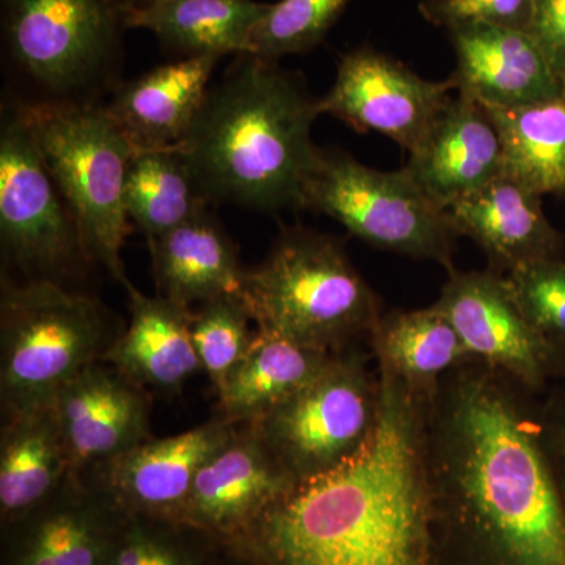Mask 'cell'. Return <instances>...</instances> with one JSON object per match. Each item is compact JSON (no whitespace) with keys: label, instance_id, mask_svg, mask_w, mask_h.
<instances>
[{"label":"cell","instance_id":"6da1fadb","mask_svg":"<svg viewBox=\"0 0 565 565\" xmlns=\"http://www.w3.org/2000/svg\"><path fill=\"white\" fill-rule=\"evenodd\" d=\"M541 396L479 360L424 407L438 565H565V504L541 440Z\"/></svg>","mask_w":565,"mask_h":565},{"label":"cell","instance_id":"7a4b0ae2","mask_svg":"<svg viewBox=\"0 0 565 565\" xmlns=\"http://www.w3.org/2000/svg\"><path fill=\"white\" fill-rule=\"evenodd\" d=\"M370 448L294 487L233 541L255 565H438L424 460V407L384 367Z\"/></svg>","mask_w":565,"mask_h":565},{"label":"cell","instance_id":"3957f363","mask_svg":"<svg viewBox=\"0 0 565 565\" xmlns=\"http://www.w3.org/2000/svg\"><path fill=\"white\" fill-rule=\"evenodd\" d=\"M319 115L299 73L239 55L211 85L177 150L206 203L266 214L302 210L321 154L311 137Z\"/></svg>","mask_w":565,"mask_h":565},{"label":"cell","instance_id":"277c9868","mask_svg":"<svg viewBox=\"0 0 565 565\" xmlns=\"http://www.w3.org/2000/svg\"><path fill=\"white\" fill-rule=\"evenodd\" d=\"M137 0H0L7 102L22 107L104 104L121 85Z\"/></svg>","mask_w":565,"mask_h":565},{"label":"cell","instance_id":"5b68a950","mask_svg":"<svg viewBox=\"0 0 565 565\" xmlns=\"http://www.w3.org/2000/svg\"><path fill=\"white\" fill-rule=\"evenodd\" d=\"M243 299L262 332L327 353L370 341L384 316L343 241L303 226L282 228L263 263L245 270Z\"/></svg>","mask_w":565,"mask_h":565},{"label":"cell","instance_id":"8992f818","mask_svg":"<svg viewBox=\"0 0 565 565\" xmlns=\"http://www.w3.org/2000/svg\"><path fill=\"white\" fill-rule=\"evenodd\" d=\"M121 330L109 308L88 294L52 281L2 278L3 415L52 405L71 379L103 360Z\"/></svg>","mask_w":565,"mask_h":565},{"label":"cell","instance_id":"52a82bcc","mask_svg":"<svg viewBox=\"0 0 565 565\" xmlns=\"http://www.w3.org/2000/svg\"><path fill=\"white\" fill-rule=\"evenodd\" d=\"M22 109L41 159L76 217L93 263L125 286L129 280L121 250L131 233L125 182L136 147L106 104Z\"/></svg>","mask_w":565,"mask_h":565},{"label":"cell","instance_id":"ba28073f","mask_svg":"<svg viewBox=\"0 0 565 565\" xmlns=\"http://www.w3.org/2000/svg\"><path fill=\"white\" fill-rule=\"evenodd\" d=\"M381 419V381L359 348L334 353L311 384L252 423L294 484L340 470L370 448Z\"/></svg>","mask_w":565,"mask_h":565},{"label":"cell","instance_id":"9c48e42d","mask_svg":"<svg viewBox=\"0 0 565 565\" xmlns=\"http://www.w3.org/2000/svg\"><path fill=\"white\" fill-rule=\"evenodd\" d=\"M0 248L7 269L2 278L14 281L70 288L96 266L70 204L41 159L28 115L7 99L0 121Z\"/></svg>","mask_w":565,"mask_h":565},{"label":"cell","instance_id":"30bf717a","mask_svg":"<svg viewBox=\"0 0 565 565\" xmlns=\"http://www.w3.org/2000/svg\"><path fill=\"white\" fill-rule=\"evenodd\" d=\"M302 210L340 222L379 250L455 269L459 237L449 211L434 202L407 170L382 172L340 150H322L305 188Z\"/></svg>","mask_w":565,"mask_h":565},{"label":"cell","instance_id":"8fae6325","mask_svg":"<svg viewBox=\"0 0 565 565\" xmlns=\"http://www.w3.org/2000/svg\"><path fill=\"white\" fill-rule=\"evenodd\" d=\"M430 307L455 327L479 362L544 396L565 381V345L539 332L516 302L508 275L494 269L449 270Z\"/></svg>","mask_w":565,"mask_h":565},{"label":"cell","instance_id":"7c38bea8","mask_svg":"<svg viewBox=\"0 0 565 565\" xmlns=\"http://www.w3.org/2000/svg\"><path fill=\"white\" fill-rule=\"evenodd\" d=\"M451 82H433L392 55L360 46L338 62L330 92L318 98L319 111L356 132H379L412 152L451 102Z\"/></svg>","mask_w":565,"mask_h":565},{"label":"cell","instance_id":"4fadbf2b","mask_svg":"<svg viewBox=\"0 0 565 565\" xmlns=\"http://www.w3.org/2000/svg\"><path fill=\"white\" fill-rule=\"evenodd\" d=\"M73 476L150 440V397L109 363L90 364L52 403Z\"/></svg>","mask_w":565,"mask_h":565},{"label":"cell","instance_id":"5bb4252c","mask_svg":"<svg viewBox=\"0 0 565 565\" xmlns=\"http://www.w3.org/2000/svg\"><path fill=\"white\" fill-rule=\"evenodd\" d=\"M294 487L255 427L239 424L196 475L178 525L236 541Z\"/></svg>","mask_w":565,"mask_h":565},{"label":"cell","instance_id":"9a60e30c","mask_svg":"<svg viewBox=\"0 0 565 565\" xmlns=\"http://www.w3.org/2000/svg\"><path fill=\"white\" fill-rule=\"evenodd\" d=\"M239 424L212 419L184 434L143 441L103 465L102 487L129 515L177 523L200 470Z\"/></svg>","mask_w":565,"mask_h":565},{"label":"cell","instance_id":"2e32d148","mask_svg":"<svg viewBox=\"0 0 565 565\" xmlns=\"http://www.w3.org/2000/svg\"><path fill=\"white\" fill-rule=\"evenodd\" d=\"M446 32L456 52L452 88L484 109H515L565 92V82L527 32L497 25Z\"/></svg>","mask_w":565,"mask_h":565},{"label":"cell","instance_id":"e0dca14e","mask_svg":"<svg viewBox=\"0 0 565 565\" xmlns=\"http://www.w3.org/2000/svg\"><path fill=\"white\" fill-rule=\"evenodd\" d=\"M435 203L452 204L504 177L503 145L481 104L457 95L404 167Z\"/></svg>","mask_w":565,"mask_h":565},{"label":"cell","instance_id":"ac0fdd59","mask_svg":"<svg viewBox=\"0 0 565 565\" xmlns=\"http://www.w3.org/2000/svg\"><path fill=\"white\" fill-rule=\"evenodd\" d=\"M102 486L71 476L61 492L31 515L7 565H104L129 520Z\"/></svg>","mask_w":565,"mask_h":565},{"label":"cell","instance_id":"d6986e66","mask_svg":"<svg viewBox=\"0 0 565 565\" xmlns=\"http://www.w3.org/2000/svg\"><path fill=\"white\" fill-rule=\"evenodd\" d=\"M448 211L457 234L470 237L498 273L564 258V236L546 218L542 196L512 178H498Z\"/></svg>","mask_w":565,"mask_h":565},{"label":"cell","instance_id":"ffe728a7","mask_svg":"<svg viewBox=\"0 0 565 565\" xmlns=\"http://www.w3.org/2000/svg\"><path fill=\"white\" fill-rule=\"evenodd\" d=\"M218 57H191L156 66L121 82L107 110L137 151L177 148L211 88Z\"/></svg>","mask_w":565,"mask_h":565},{"label":"cell","instance_id":"44dd1931","mask_svg":"<svg viewBox=\"0 0 565 565\" xmlns=\"http://www.w3.org/2000/svg\"><path fill=\"white\" fill-rule=\"evenodd\" d=\"M131 321L103 356L141 388L174 392L202 370L192 338L193 311L188 305L163 296L140 292L131 281Z\"/></svg>","mask_w":565,"mask_h":565},{"label":"cell","instance_id":"7402d4cb","mask_svg":"<svg viewBox=\"0 0 565 565\" xmlns=\"http://www.w3.org/2000/svg\"><path fill=\"white\" fill-rule=\"evenodd\" d=\"M148 243L159 296L188 307L223 296L243 297L245 270L210 207Z\"/></svg>","mask_w":565,"mask_h":565},{"label":"cell","instance_id":"603a6c76","mask_svg":"<svg viewBox=\"0 0 565 565\" xmlns=\"http://www.w3.org/2000/svg\"><path fill=\"white\" fill-rule=\"evenodd\" d=\"M270 3L255 0H137L131 29L151 32L178 58L250 54Z\"/></svg>","mask_w":565,"mask_h":565},{"label":"cell","instance_id":"cb8c5ba5","mask_svg":"<svg viewBox=\"0 0 565 565\" xmlns=\"http://www.w3.org/2000/svg\"><path fill=\"white\" fill-rule=\"evenodd\" d=\"M0 441V514L20 523L61 492L73 471L52 405L6 416Z\"/></svg>","mask_w":565,"mask_h":565},{"label":"cell","instance_id":"d4e9b609","mask_svg":"<svg viewBox=\"0 0 565 565\" xmlns=\"http://www.w3.org/2000/svg\"><path fill=\"white\" fill-rule=\"evenodd\" d=\"M333 355L258 330L244 359L217 390L222 418L236 424L259 422L311 384Z\"/></svg>","mask_w":565,"mask_h":565},{"label":"cell","instance_id":"484cf974","mask_svg":"<svg viewBox=\"0 0 565 565\" xmlns=\"http://www.w3.org/2000/svg\"><path fill=\"white\" fill-rule=\"evenodd\" d=\"M375 366L429 394L446 374L475 360L462 338L433 307L384 313L370 341Z\"/></svg>","mask_w":565,"mask_h":565},{"label":"cell","instance_id":"4316f807","mask_svg":"<svg viewBox=\"0 0 565 565\" xmlns=\"http://www.w3.org/2000/svg\"><path fill=\"white\" fill-rule=\"evenodd\" d=\"M503 145L504 177L539 195H565V92L546 102L486 109Z\"/></svg>","mask_w":565,"mask_h":565},{"label":"cell","instance_id":"83f0119b","mask_svg":"<svg viewBox=\"0 0 565 565\" xmlns=\"http://www.w3.org/2000/svg\"><path fill=\"white\" fill-rule=\"evenodd\" d=\"M129 221L148 241L177 228L210 203L196 191L191 172L177 148L137 151L125 182Z\"/></svg>","mask_w":565,"mask_h":565},{"label":"cell","instance_id":"f1b7e54d","mask_svg":"<svg viewBox=\"0 0 565 565\" xmlns=\"http://www.w3.org/2000/svg\"><path fill=\"white\" fill-rule=\"evenodd\" d=\"M351 0H280L270 3L252 35L250 54L269 61L303 54L322 43Z\"/></svg>","mask_w":565,"mask_h":565},{"label":"cell","instance_id":"f546056e","mask_svg":"<svg viewBox=\"0 0 565 565\" xmlns=\"http://www.w3.org/2000/svg\"><path fill=\"white\" fill-rule=\"evenodd\" d=\"M252 313L241 296H223L199 305L193 311L192 338L202 370L221 388L226 375L244 359L258 330H252Z\"/></svg>","mask_w":565,"mask_h":565},{"label":"cell","instance_id":"4dcf8cb0","mask_svg":"<svg viewBox=\"0 0 565 565\" xmlns=\"http://www.w3.org/2000/svg\"><path fill=\"white\" fill-rule=\"evenodd\" d=\"M516 302L539 332L565 345V259L516 267L508 274Z\"/></svg>","mask_w":565,"mask_h":565},{"label":"cell","instance_id":"1f68e13d","mask_svg":"<svg viewBox=\"0 0 565 565\" xmlns=\"http://www.w3.org/2000/svg\"><path fill=\"white\" fill-rule=\"evenodd\" d=\"M182 527L131 515L104 565H200L199 553L182 537Z\"/></svg>","mask_w":565,"mask_h":565},{"label":"cell","instance_id":"d6a6232c","mask_svg":"<svg viewBox=\"0 0 565 565\" xmlns=\"http://www.w3.org/2000/svg\"><path fill=\"white\" fill-rule=\"evenodd\" d=\"M419 13L446 31L462 25H497L527 32L533 0H423Z\"/></svg>","mask_w":565,"mask_h":565},{"label":"cell","instance_id":"836d02e7","mask_svg":"<svg viewBox=\"0 0 565 565\" xmlns=\"http://www.w3.org/2000/svg\"><path fill=\"white\" fill-rule=\"evenodd\" d=\"M539 424L546 460L565 504V381L541 396Z\"/></svg>","mask_w":565,"mask_h":565},{"label":"cell","instance_id":"e575fe53","mask_svg":"<svg viewBox=\"0 0 565 565\" xmlns=\"http://www.w3.org/2000/svg\"><path fill=\"white\" fill-rule=\"evenodd\" d=\"M527 33L565 82V0H533Z\"/></svg>","mask_w":565,"mask_h":565},{"label":"cell","instance_id":"d590c367","mask_svg":"<svg viewBox=\"0 0 565 565\" xmlns=\"http://www.w3.org/2000/svg\"><path fill=\"white\" fill-rule=\"evenodd\" d=\"M247 565H255V564H252L250 561L247 559Z\"/></svg>","mask_w":565,"mask_h":565}]
</instances>
